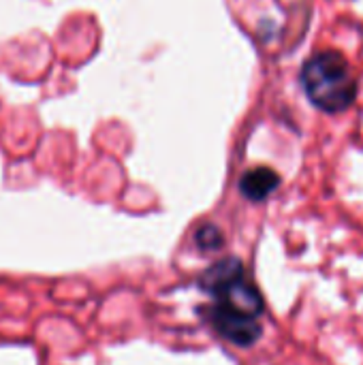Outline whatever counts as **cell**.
<instances>
[{"label": "cell", "mask_w": 363, "mask_h": 365, "mask_svg": "<svg viewBox=\"0 0 363 365\" xmlns=\"http://www.w3.org/2000/svg\"><path fill=\"white\" fill-rule=\"evenodd\" d=\"M195 240H197L199 248H203V250H218L223 246V242H225L223 233L216 227H212V225L210 227H201L197 231Z\"/></svg>", "instance_id": "4"}, {"label": "cell", "mask_w": 363, "mask_h": 365, "mask_svg": "<svg viewBox=\"0 0 363 365\" xmlns=\"http://www.w3.org/2000/svg\"><path fill=\"white\" fill-rule=\"evenodd\" d=\"M201 287L212 295L208 308L210 325L235 346H252L261 338L259 317L265 310L263 297L252 280L246 276L242 261L225 259L212 265Z\"/></svg>", "instance_id": "1"}, {"label": "cell", "mask_w": 363, "mask_h": 365, "mask_svg": "<svg viewBox=\"0 0 363 365\" xmlns=\"http://www.w3.org/2000/svg\"><path fill=\"white\" fill-rule=\"evenodd\" d=\"M278 186H280V175L270 167L248 169L240 180V192L255 203L265 201Z\"/></svg>", "instance_id": "3"}, {"label": "cell", "mask_w": 363, "mask_h": 365, "mask_svg": "<svg viewBox=\"0 0 363 365\" xmlns=\"http://www.w3.org/2000/svg\"><path fill=\"white\" fill-rule=\"evenodd\" d=\"M302 86L315 107L327 113L349 109L357 96V86L349 62L338 51H319L302 68Z\"/></svg>", "instance_id": "2"}]
</instances>
